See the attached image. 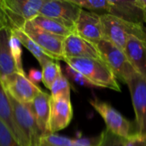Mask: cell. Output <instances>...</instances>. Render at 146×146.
Here are the masks:
<instances>
[{
  "label": "cell",
  "mask_w": 146,
  "mask_h": 146,
  "mask_svg": "<svg viewBox=\"0 0 146 146\" xmlns=\"http://www.w3.org/2000/svg\"><path fill=\"white\" fill-rule=\"evenodd\" d=\"M62 74L58 61H51L42 68V82L47 89H50L52 84Z\"/></svg>",
  "instance_id": "21"
},
{
  "label": "cell",
  "mask_w": 146,
  "mask_h": 146,
  "mask_svg": "<svg viewBox=\"0 0 146 146\" xmlns=\"http://www.w3.org/2000/svg\"><path fill=\"white\" fill-rule=\"evenodd\" d=\"M73 139L57 135L56 133H50L44 135L38 146H71Z\"/></svg>",
  "instance_id": "24"
},
{
  "label": "cell",
  "mask_w": 146,
  "mask_h": 146,
  "mask_svg": "<svg viewBox=\"0 0 146 146\" xmlns=\"http://www.w3.org/2000/svg\"><path fill=\"white\" fill-rule=\"evenodd\" d=\"M3 85L13 98L18 102L27 104L31 103L42 90L33 84L25 74L14 73L2 80Z\"/></svg>",
  "instance_id": "10"
},
{
  "label": "cell",
  "mask_w": 146,
  "mask_h": 146,
  "mask_svg": "<svg viewBox=\"0 0 146 146\" xmlns=\"http://www.w3.org/2000/svg\"><path fill=\"white\" fill-rule=\"evenodd\" d=\"M126 85L128 86L134 109L137 133L146 135V80L134 71Z\"/></svg>",
  "instance_id": "8"
},
{
  "label": "cell",
  "mask_w": 146,
  "mask_h": 146,
  "mask_svg": "<svg viewBox=\"0 0 146 146\" xmlns=\"http://www.w3.org/2000/svg\"><path fill=\"white\" fill-rule=\"evenodd\" d=\"M31 21L37 27H40L41 29H43L48 33L62 36V37L66 38L67 36H68L69 34L74 33L72 30H70L69 28H68L62 23H60L51 18H48V17H45V16H43L40 15H37Z\"/></svg>",
  "instance_id": "20"
},
{
  "label": "cell",
  "mask_w": 146,
  "mask_h": 146,
  "mask_svg": "<svg viewBox=\"0 0 146 146\" xmlns=\"http://www.w3.org/2000/svg\"><path fill=\"white\" fill-rule=\"evenodd\" d=\"M21 30L53 60L63 61V41L65 37L48 33L34 25L31 21H27Z\"/></svg>",
  "instance_id": "7"
},
{
  "label": "cell",
  "mask_w": 146,
  "mask_h": 146,
  "mask_svg": "<svg viewBox=\"0 0 146 146\" xmlns=\"http://www.w3.org/2000/svg\"><path fill=\"white\" fill-rule=\"evenodd\" d=\"M139 4L143 7L145 12V22L146 23V0H139Z\"/></svg>",
  "instance_id": "33"
},
{
  "label": "cell",
  "mask_w": 146,
  "mask_h": 146,
  "mask_svg": "<svg viewBox=\"0 0 146 146\" xmlns=\"http://www.w3.org/2000/svg\"><path fill=\"white\" fill-rule=\"evenodd\" d=\"M74 4L79 6L80 9L95 12L100 15L107 14L109 9L108 0H71Z\"/></svg>",
  "instance_id": "22"
},
{
  "label": "cell",
  "mask_w": 146,
  "mask_h": 146,
  "mask_svg": "<svg viewBox=\"0 0 146 146\" xmlns=\"http://www.w3.org/2000/svg\"><path fill=\"white\" fill-rule=\"evenodd\" d=\"M50 91V96L52 98L63 97V96L70 97L71 86L68 78L63 74H62L52 84Z\"/></svg>",
  "instance_id": "23"
},
{
  "label": "cell",
  "mask_w": 146,
  "mask_h": 146,
  "mask_svg": "<svg viewBox=\"0 0 146 146\" xmlns=\"http://www.w3.org/2000/svg\"><path fill=\"white\" fill-rule=\"evenodd\" d=\"M64 58H95L101 59L95 44L72 33L63 41Z\"/></svg>",
  "instance_id": "14"
},
{
  "label": "cell",
  "mask_w": 146,
  "mask_h": 146,
  "mask_svg": "<svg viewBox=\"0 0 146 146\" xmlns=\"http://www.w3.org/2000/svg\"><path fill=\"white\" fill-rule=\"evenodd\" d=\"M7 94L10 102L13 118L17 127L27 139L28 146H38L44 134L39 129L28 105L18 102L9 93Z\"/></svg>",
  "instance_id": "6"
},
{
  "label": "cell",
  "mask_w": 146,
  "mask_h": 146,
  "mask_svg": "<svg viewBox=\"0 0 146 146\" xmlns=\"http://www.w3.org/2000/svg\"><path fill=\"white\" fill-rule=\"evenodd\" d=\"M74 33L90 43L98 44L104 39L101 15L81 9L74 25Z\"/></svg>",
  "instance_id": "12"
},
{
  "label": "cell",
  "mask_w": 146,
  "mask_h": 146,
  "mask_svg": "<svg viewBox=\"0 0 146 146\" xmlns=\"http://www.w3.org/2000/svg\"><path fill=\"white\" fill-rule=\"evenodd\" d=\"M73 119V106L71 97L50 96V116L48 121V134L56 133L66 128Z\"/></svg>",
  "instance_id": "11"
},
{
  "label": "cell",
  "mask_w": 146,
  "mask_h": 146,
  "mask_svg": "<svg viewBox=\"0 0 146 146\" xmlns=\"http://www.w3.org/2000/svg\"><path fill=\"white\" fill-rule=\"evenodd\" d=\"M21 45L22 44H21L19 39L14 35H12L10 38V47H11L12 56L15 62V65L18 69V72L21 74H25L22 65V58H21V55H22Z\"/></svg>",
  "instance_id": "26"
},
{
  "label": "cell",
  "mask_w": 146,
  "mask_h": 146,
  "mask_svg": "<svg viewBox=\"0 0 146 146\" xmlns=\"http://www.w3.org/2000/svg\"><path fill=\"white\" fill-rule=\"evenodd\" d=\"M8 27V25H7V22H6L4 15L3 13V10H2V9L0 7V29H2L3 27Z\"/></svg>",
  "instance_id": "32"
},
{
  "label": "cell",
  "mask_w": 146,
  "mask_h": 146,
  "mask_svg": "<svg viewBox=\"0 0 146 146\" xmlns=\"http://www.w3.org/2000/svg\"><path fill=\"white\" fill-rule=\"evenodd\" d=\"M124 52L135 72L146 80V38L142 39L131 36Z\"/></svg>",
  "instance_id": "15"
},
{
  "label": "cell",
  "mask_w": 146,
  "mask_h": 146,
  "mask_svg": "<svg viewBox=\"0 0 146 146\" xmlns=\"http://www.w3.org/2000/svg\"><path fill=\"white\" fill-rule=\"evenodd\" d=\"M33 84H37L39 81H42V71L37 69H31L29 71V78Z\"/></svg>",
  "instance_id": "31"
},
{
  "label": "cell",
  "mask_w": 146,
  "mask_h": 146,
  "mask_svg": "<svg viewBox=\"0 0 146 146\" xmlns=\"http://www.w3.org/2000/svg\"><path fill=\"white\" fill-rule=\"evenodd\" d=\"M123 146H146V135L136 133L125 139Z\"/></svg>",
  "instance_id": "29"
},
{
  "label": "cell",
  "mask_w": 146,
  "mask_h": 146,
  "mask_svg": "<svg viewBox=\"0 0 146 146\" xmlns=\"http://www.w3.org/2000/svg\"><path fill=\"white\" fill-rule=\"evenodd\" d=\"M50 94L41 92L29 104H27L33 113L37 124L44 135L48 134V121L50 116Z\"/></svg>",
  "instance_id": "17"
},
{
  "label": "cell",
  "mask_w": 146,
  "mask_h": 146,
  "mask_svg": "<svg viewBox=\"0 0 146 146\" xmlns=\"http://www.w3.org/2000/svg\"><path fill=\"white\" fill-rule=\"evenodd\" d=\"M81 9L71 0H44L39 15L51 18L73 32Z\"/></svg>",
  "instance_id": "9"
},
{
  "label": "cell",
  "mask_w": 146,
  "mask_h": 146,
  "mask_svg": "<svg viewBox=\"0 0 146 146\" xmlns=\"http://www.w3.org/2000/svg\"><path fill=\"white\" fill-rule=\"evenodd\" d=\"M109 9L107 14L121 19L125 21L143 25L145 12L139 0H108Z\"/></svg>",
  "instance_id": "13"
},
{
  "label": "cell",
  "mask_w": 146,
  "mask_h": 146,
  "mask_svg": "<svg viewBox=\"0 0 146 146\" xmlns=\"http://www.w3.org/2000/svg\"><path fill=\"white\" fill-rule=\"evenodd\" d=\"M96 47L101 60L111 69L117 80L126 84L135 70L128 62L124 50L106 39L101 40Z\"/></svg>",
  "instance_id": "5"
},
{
  "label": "cell",
  "mask_w": 146,
  "mask_h": 146,
  "mask_svg": "<svg viewBox=\"0 0 146 146\" xmlns=\"http://www.w3.org/2000/svg\"><path fill=\"white\" fill-rule=\"evenodd\" d=\"M44 3V0H0V7L8 27L14 31L22 29L38 15Z\"/></svg>",
  "instance_id": "3"
},
{
  "label": "cell",
  "mask_w": 146,
  "mask_h": 146,
  "mask_svg": "<svg viewBox=\"0 0 146 146\" xmlns=\"http://www.w3.org/2000/svg\"><path fill=\"white\" fill-rule=\"evenodd\" d=\"M104 39L110 41L119 49L124 50L131 36L146 38V30L143 25L125 21L110 14L101 15Z\"/></svg>",
  "instance_id": "2"
},
{
  "label": "cell",
  "mask_w": 146,
  "mask_h": 146,
  "mask_svg": "<svg viewBox=\"0 0 146 146\" xmlns=\"http://www.w3.org/2000/svg\"><path fill=\"white\" fill-rule=\"evenodd\" d=\"M12 36V30L8 27L0 29V78L5 77L18 72L15 62L12 56L10 47V38Z\"/></svg>",
  "instance_id": "16"
},
{
  "label": "cell",
  "mask_w": 146,
  "mask_h": 146,
  "mask_svg": "<svg viewBox=\"0 0 146 146\" xmlns=\"http://www.w3.org/2000/svg\"><path fill=\"white\" fill-rule=\"evenodd\" d=\"M12 35L16 37L21 44L27 48L33 55V56L38 60L39 65L43 68L45 64L48 62L53 61L51 57H50L32 38H30L21 29L14 30L12 31ZM56 61V60H55Z\"/></svg>",
  "instance_id": "19"
},
{
  "label": "cell",
  "mask_w": 146,
  "mask_h": 146,
  "mask_svg": "<svg viewBox=\"0 0 146 146\" xmlns=\"http://www.w3.org/2000/svg\"><path fill=\"white\" fill-rule=\"evenodd\" d=\"M0 146H22L9 128L0 120Z\"/></svg>",
  "instance_id": "27"
},
{
  "label": "cell",
  "mask_w": 146,
  "mask_h": 146,
  "mask_svg": "<svg viewBox=\"0 0 146 146\" xmlns=\"http://www.w3.org/2000/svg\"><path fill=\"white\" fill-rule=\"evenodd\" d=\"M63 62L73 69L79 72L91 85L121 92L118 80L111 69L101 59L95 58H64Z\"/></svg>",
  "instance_id": "1"
},
{
  "label": "cell",
  "mask_w": 146,
  "mask_h": 146,
  "mask_svg": "<svg viewBox=\"0 0 146 146\" xmlns=\"http://www.w3.org/2000/svg\"><path fill=\"white\" fill-rule=\"evenodd\" d=\"M124 139L112 133L108 129H104L99 136L98 146H123Z\"/></svg>",
  "instance_id": "25"
},
{
  "label": "cell",
  "mask_w": 146,
  "mask_h": 146,
  "mask_svg": "<svg viewBox=\"0 0 146 146\" xmlns=\"http://www.w3.org/2000/svg\"><path fill=\"white\" fill-rule=\"evenodd\" d=\"M99 137L96 139H87V138H79L73 139L71 146H98Z\"/></svg>",
  "instance_id": "30"
},
{
  "label": "cell",
  "mask_w": 146,
  "mask_h": 146,
  "mask_svg": "<svg viewBox=\"0 0 146 146\" xmlns=\"http://www.w3.org/2000/svg\"><path fill=\"white\" fill-rule=\"evenodd\" d=\"M65 71H66L67 75H68L72 80H74V82H76L77 84H79V85H80V86H91V85L88 83V81H87V80H86L79 73V72H77L76 70L73 69V68H70L69 66L67 65Z\"/></svg>",
  "instance_id": "28"
},
{
  "label": "cell",
  "mask_w": 146,
  "mask_h": 146,
  "mask_svg": "<svg viewBox=\"0 0 146 146\" xmlns=\"http://www.w3.org/2000/svg\"><path fill=\"white\" fill-rule=\"evenodd\" d=\"M92 107L101 115L106 124V129L112 133L127 139L137 133L135 122L125 118L110 104L99 99L90 100Z\"/></svg>",
  "instance_id": "4"
},
{
  "label": "cell",
  "mask_w": 146,
  "mask_h": 146,
  "mask_svg": "<svg viewBox=\"0 0 146 146\" xmlns=\"http://www.w3.org/2000/svg\"><path fill=\"white\" fill-rule=\"evenodd\" d=\"M0 120L9 128L15 138L22 146H28V143L21 132L17 127L12 114L10 102L7 92L0 78Z\"/></svg>",
  "instance_id": "18"
}]
</instances>
